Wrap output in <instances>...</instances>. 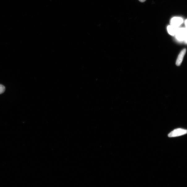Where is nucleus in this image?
<instances>
[{"instance_id":"nucleus-7","label":"nucleus","mask_w":187,"mask_h":187,"mask_svg":"<svg viewBox=\"0 0 187 187\" xmlns=\"http://www.w3.org/2000/svg\"><path fill=\"white\" fill-rule=\"evenodd\" d=\"M185 25L186 28L187 29V19L185 20Z\"/></svg>"},{"instance_id":"nucleus-1","label":"nucleus","mask_w":187,"mask_h":187,"mask_svg":"<svg viewBox=\"0 0 187 187\" xmlns=\"http://www.w3.org/2000/svg\"><path fill=\"white\" fill-rule=\"evenodd\" d=\"M187 35V29L186 28H178L175 34L176 38L180 41L185 40Z\"/></svg>"},{"instance_id":"nucleus-4","label":"nucleus","mask_w":187,"mask_h":187,"mask_svg":"<svg viewBox=\"0 0 187 187\" xmlns=\"http://www.w3.org/2000/svg\"><path fill=\"white\" fill-rule=\"evenodd\" d=\"M186 49H183L181 52V53L177 57L176 61V64L177 66H179L181 65V63H182L183 61L184 56H185L186 53Z\"/></svg>"},{"instance_id":"nucleus-8","label":"nucleus","mask_w":187,"mask_h":187,"mask_svg":"<svg viewBox=\"0 0 187 187\" xmlns=\"http://www.w3.org/2000/svg\"><path fill=\"white\" fill-rule=\"evenodd\" d=\"M139 1L141 2H145L146 0H139Z\"/></svg>"},{"instance_id":"nucleus-3","label":"nucleus","mask_w":187,"mask_h":187,"mask_svg":"<svg viewBox=\"0 0 187 187\" xmlns=\"http://www.w3.org/2000/svg\"><path fill=\"white\" fill-rule=\"evenodd\" d=\"M183 19L179 17H175L171 20L170 25L177 28H179L183 23Z\"/></svg>"},{"instance_id":"nucleus-6","label":"nucleus","mask_w":187,"mask_h":187,"mask_svg":"<svg viewBox=\"0 0 187 187\" xmlns=\"http://www.w3.org/2000/svg\"><path fill=\"white\" fill-rule=\"evenodd\" d=\"M5 90V88L4 85L0 84V94H2L4 92Z\"/></svg>"},{"instance_id":"nucleus-2","label":"nucleus","mask_w":187,"mask_h":187,"mask_svg":"<svg viewBox=\"0 0 187 187\" xmlns=\"http://www.w3.org/2000/svg\"><path fill=\"white\" fill-rule=\"evenodd\" d=\"M187 134V130L183 129H175L168 134L169 137H174L185 134Z\"/></svg>"},{"instance_id":"nucleus-5","label":"nucleus","mask_w":187,"mask_h":187,"mask_svg":"<svg viewBox=\"0 0 187 187\" xmlns=\"http://www.w3.org/2000/svg\"><path fill=\"white\" fill-rule=\"evenodd\" d=\"M171 25H169L167 27V30L168 33L172 36H175L176 34L178 28Z\"/></svg>"}]
</instances>
